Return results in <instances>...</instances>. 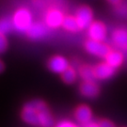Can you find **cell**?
<instances>
[{
    "label": "cell",
    "instance_id": "e0dca14e",
    "mask_svg": "<svg viewBox=\"0 0 127 127\" xmlns=\"http://www.w3.org/2000/svg\"><path fill=\"white\" fill-rule=\"evenodd\" d=\"M12 27H13L12 21H10L8 18L0 19V34L6 35L12 29Z\"/></svg>",
    "mask_w": 127,
    "mask_h": 127
},
{
    "label": "cell",
    "instance_id": "5b68a950",
    "mask_svg": "<svg viewBox=\"0 0 127 127\" xmlns=\"http://www.w3.org/2000/svg\"><path fill=\"white\" fill-rule=\"evenodd\" d=\"M75 18L80 29H88L93 23V12L92 9L88 6H81L75 11Z\"/></svg>",
    "mask_w": 127,
    "mask_h": 127
},
{
    "label": "cell",
    "instance_id": "8992f818",
    "mask_svg": "<svg viewBox=\"0 0 127 127\" xmlns=\"http://www.w3.org/2000/svg\"><path fill=\"white\" fill-rule=\"evenodd\" d=\"M88 36L90 40L96 41H104L107 36V28L104 23L94 21L88 28Z\"/></svg>",
    "mask_w": 127,
    "mask_h": 127
},
{
    "label": "cell",
    "instance_id": "ffe728a7",
    "mask_svg": "<svg viewBox=\"0 0 127 127\" xmlns=\"http://www.w3.org/2000/svg\"><path fill=\"white\" fill-rule=\"evenodd\" d=\"M56 127H79V126L76 125V124H74L72 122H70V121H62V122H60Z\"/></svg>",
    "mask_w": 127,
    "mask_h": 127
},
{
    "label": "cell",
    "instance_id": "7402d4cb",
    "mask_svg": "<svg viewBox=\"0 0 127 127\" xmlns=\"http://www.w3.org/2000/svg\"><path fill=\"white\" fill-rule=\"evenodd\" d=\"M84 127H99V124H98V123H96V122H91V123H89L88 125H86V126Z\"/></svg>",
    "mask_w": 127,
    "mask_h": 127
},
{
    "label": "cell",
    "instance_id": "4fadbf2b",
    "mask_svg": "<svg viewBox=\"0 0 127 127\" xmlns=\"http://www.w3.org/2000/svg\"><path fill=\"white\" fill-rule=\"evenodd\" d=\"M125 61V57L122 51L118 49H112L109 52V54L104 59V62L107 63L109 66H111L114 69L120 68L123 62Z\"/></svg>",
    "mask_w": 127,
    "mask_h": 127
},
{
    "label": "cell",
    "instance_id": "7a4b0ae2",
    "mask_svg": "<svg viewBox=\"0 0 127 127\" xmlns=\"http://www.w3.org/2000/svg\"><path fill=\"white\" fill-rule=\"evenodd\" d=\"M13 27L20 32L27 31V29L31 27L32 15L30 11L26 8H21L17 9L12 17Z\"/></svg>",
    "mask_w": 127,
    "mask_h": 127
},
{
    "label": "cell",
    "instance_id": "ba28073f",
    "mask_svg": "<svg viewBox=\"0 0 127 127\" xmlns=\"http://www.w3.org/2000/svg\"><path fill=\"white\" fill-rule=\"evenodd\" d=\"M79 92L85 98L93 99L100 94L101 89L96 81H83L79 86Z\"/></svg>",
    "mask_w": 127,
    "mask_h": 127
},
{
    "label": "cell",
    "instance_id": "3957f363",
    "mask_svg": "<svg viewBox=\"0 0 127 127\" xmlns=\"http://www.w3.org/2000/svg\"><path fill=\"white\" fill-rule=\"evenodd\" d=\"M84 47L90 55L102 59H105L109 52L112 50L111 47L104 41H96L90 39L84 43Z\"/></svg>",
    "mask_w": 127,
    "mask_h": 127
},
{
    "label": "cell",
    "instance_id": "7c38bea8",
    "mask_svg": "<svg viewBox=\"0 0 127 127\" xmlns=\"http://www.w3.org/2000/svg\"><path fill=\"white\" fill-rule=\"evenodd\" d=\"M47 33H48V27L46 26V24L37 22L32 24L31 27L27 29V35L32 40H40L44 38L47 35Z\"/></svg>",
    "mask_w": 127,
    "mask_h": 127
},
{
    "label": "cell",
    "instance_id": "6da1fadb",
    "mask_svg": "<svg viewBox=\"0 0 127 127\" xmlns=\"http://www.w3.org/2000/svg\"><path fill=\"white\" fill-rule=\"evenodd\" d=\"M21 117L25 123L30 125L51 127L54 124V118L44 101L34 99L23 106Z\"/></svg>",
    "mask_w": 127,
    "mask_h": 127
},
{
    "label": "cell",
    "instance_id": "52a82bcc",
    "mask_svg": "<svg viewBox=\"0 0 127 127\" xmlns=\"http://www.w3.org/2000/svg\"><path fill=\"white\" fill-rule=\"evenodd\" d=\"M73 116L76 122L82 126H86L92 122V110L87 104H80L74 109Z\"/></svg>",
    "mask_w": 127,
    "mask_h": 127
},
{
    "label": "cell",
    "instance_id": "8fae6325",
    "mask_svg": "<svg viewBox=\"0 0 127 127\" xmlns=\"http://www.w3.org/2000/svg\"><path fill=\"white\" fill-rule=\"evenodd\" d=\"M64 18L62 11L59 9H53L49 10L45 16V24L49 28H59V27H62Z\"/></svg>",
    "mask_w": 127,
    "mask_h": 127
},
{
    "label": "cell",
    "instance_id": "9a60e30c",
    "mask_svg": "<svg viewBox=\"0 0 127 127\" xmlns=\"http://www.w3.org/2000/svg\"><path fill=\"white\" fill-rule=\"evenodd\" d=\"M62 27L65 30L70 32H77L79 30H81L79 26H78V24H77L75 16H73V15L65 16L63 24H62Z\"/></svg>",
    "mask_w": 127,
    "mask_h": 127
},
{
    "label": "cell",
    "instance_id": "44dd1931",
    "mask_svg": "<svg viewBox=\"0 0 127 127\" xmlns=\"http://www.w3.org/2000/svg\"><path fill=\"white\" fill-rule=\"evenodd\" d=\"M106 1L111 5H113V6H119L123 2V0H106Z\"/></svg>",
    "mask_w": 127,
    "mask_h": 127
},
{
    "label": "cell",
    "instance_id": "30bf717a",
    "mask_svg": "<svg viewBox=\"0 0 127 127\" xmlns=\"http://www.w3.org/2000/svg\"><path fill=\"white\" fill-rule=\"evenodd\" d=\"M94 74L96 80H108L111 77H113L116 73V69L112 68L105 62L98 63L93 67Z\"/></svg>",
    "mask_w": 127,
    "mask_h": 127
},
{
    "label": "cell",
    "instance_id": "277c9868",
    "mask_svg": "<svg viewBox=\"0 0 127 127\" xmlns=\"http://www.w3.org/2000/svg\"><path fill=\"white\" fill-rule=\"evenodd\" d=\"M111 41L118 50L123 52L125 60H127V28H116L111 34Z\"/></svg>",
    "mask_w": 127,
    "mask_h": 127
},
{
    "label": "cell",
    "instance_id": "9c48e42d",
    "mask_svg": "<svg viewBox=\"0 0 127 127\" xmlns=\"http://www.w3.org/2000/svg\"><path fill=\"white\" fill-rule=\"evenodd\" d=\"M48 68L55 73H62L70 67L69 61L62 56H54L48 60Z\"/></svg>",
    "mask_w": 127,
    "mask_h": 127
},
{
    "label": "cell",
    "instance_id": "603a6c76",
    "mask_svg": "<svg viewBox=\"0 0 127 127\" xmlns=\"http://www.w3.org/2000/svg\"><path fill=\"white\" fill-rule=\"evenodd\" d=\"M4 69H5L4 63H3V61H2V60H0V73H2V72L4 71Z\"/></svg>",
    "mask_w": 127,
    "mask_h": 127
},
{
    "label": "cell",
    "instance_id": "ac0fdd59",
    "mask_svg": "<svg viewBox=\"0 0 127 127\" xmlns=\"http://www.w3.org/2000/svg\"><path fill=\"white\" fill-rule=\"evenodd\" d=\"M8 48V41L4 34H0V54L7 50Z\"/></svg>",
    "mask_w": 127,
    "mask_h": 127
},
{
    "label": "cell",
    "instance_id": "5bb4252c",
    "mask_svg": "<svg viewBox=\"0 0 127 127\" xmlns=\"http://www.w3.org/2000/svg\"><path fill=\"white\" fill-rule=\"evenodd\" d=\"M78 74L83 81H96L93 67L91 65L84 64L78 69Z\"/></svg>",
    "mask_w": 127,
    "mask_h": 127
},
{
    "label": "cell",
    "instance_id": "d6986e66",
    "mask_svg": "<svg viewBox=\"0 0 127 127\" xmlns=\"http://www.w3.org/2000/svg\"><path fill=\"white\" fill-rule=\"evenodd\" d=\"M99 127H116L115 123H112L111 121H109L107 119H102L98 122Z\"/></svg>",
    "mask_w": 127,
    "mask_h": 127
},
{
    "label": "cell",
    "instance_id": "2e32d148",
    "mask_svg": "<svg viewBox=\"0 0 127 127\" xmlns=\"http://www.w3.org/2000/svg\"><path fill=\"white\" fill-rule=\"evenodd\" d=\"M77 78V73L75 71V69L73 67H69L65 72H64L62 74H61V79L62 81L65 83V84H68V85H71V84H73Z\"/></svg>",
    "mask_w": 127,
    "mask_h": 127
}]
</instances>
